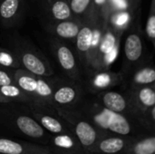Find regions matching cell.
Listing matches in <instances>:
<instances>
[{
	"mask_svg": "<svg viewBox=\"0 0 155 154\" xmlns=\"http://www.w3.org/2000/svg\"><path fill=\"white\" fill-rule=\"evenodd\" d=\"M49 154H52V153H49Z\"/></svg>",
	"mask_w": 155,
	"mask_h": 154,
	"instance_id": "cell-35",
	"label": "cell"
},
{
	"mask_svg": "<svg viewBox=\"0 0 155 154\" xmlns=\"http://www.w3.org/2000/svg\"><path fill=\"white\" fill-rule=\"evenodd\" d=\"M115 47V37L113 34L108 33L105 34V36L104 37L102 44L100 45V49L101 51L105 54L107 53H109L110 51H112L114 48Z\"/></svg>",
	"mask_w": 155,
	"mask_h": 154,
	"instance_id": "cell-21",
	"label": "cell"
},
{
	"mask_svg": "<svg viewBox=\"0 0 155 154\" xmlns=\"http://www.w3.org/2000/svg\"><path fill=\"white\" fill-rule=\"evenodd\" d=\"M128 20H129V14L128 13L118 14L113 18V21L117 25H124L128 22Z\"/></svg>",
	"mask_w": 155,
	"mask_h": 154,
	"instance_id": "cell-26",
	"label": "cell"
},
{
	"mask_svg": "<svg viewBox=\"0 0 155 154\" xmlns=\"http://www.w3.org/2000/svg\"><path fill=\"white\" fill-rule=\"evenodd\" d=\"M14 63L12 56L5 52H0V64L5 66H10Z\"/></svg>",
	"mask_w": 155,
	"mask_h": 154,
	"instance_id": "cell-28",
	"label": "cell"
},
{
	"mask_svg": "<svg viewBox=\"0 0 155 154\" xmlns=\"http://www.w3.org/2000/svg\"><path fill=\"white\" fill-rule=\"evenodd\" d=\"M20 88L27 93H35L37 89V81L28 76H22L18 81Z\"/></svg>",
	"mask_w": 155,
	"mask_h": 154,
	"instance_id": "cell-20",
	"label": "cell"
},
{
	"mask_svg": "<svg viewBox=\"0 0 155 154\" xmlns=\"http://www.w3.org/2000/svg\"><path fill=\"white\" fill-rule=\"evenodd\" d=\"M58 59L63 66L64 69L65 70H71L74 66V58L72 54V52L65 46H61L58 49Z\"/></svg>",
	"mask_w": 155,
	"mask_h": 154,
	"instance_id": "cell-15",
	"label": "cell"
},
{
	"mask_svg": "<svg viewBox=\"0 0 155 154\" xmlns=\"http://www.w3.org/2000/svg\"><path fill=\"white\" fill-rule=\"evenodd\" d=\"M89 3H90V0H72L71 8L74 13L80 14L85 10Z\"/></svg>",
	"mask_w": 155,
	"mask_h": 154,
	"instance_id": "cell-24",
	"label": "cell"
},
{
	"mask_svg": "<svg viewBox=\"0 0 155 154\" xmlns=\"http://www.w3.org/2000/svg\"><path fill=\"white\" fill-rule=\"evenodd\" d=\"M0 93L5 97H7V98H19L21 96L20 90L17 87L11 85V84L1 86Z\"/></svg>",
	"mask_w": 155,
	"mask_h": 154,
	"instance_id": "cell-22",
	"label": "cell"
},
{
	"mask_svg": "<svg viewBox=\"0 0 155 154\" xmlns=\"http://www.w3.org/2000/svg\"><path fill=\"white\" fill-rule=\"evenodd\" d=\"M63 113H61V117L67 123L71 131L80 142L85 154H94L97 143L104 137L101 135L100 131L85 120Z\"/></svg>",
	"mask_w": 155,
	"mask_h": 154,
	"instance_id": "cell-2",
	"label": "cell"
},
{
	"mask_svg": "<svg viewBox=\"0 0 155 154\" xmlns=\"http://www.w3.org/2000/svg\"><path fill=\"white\" fill-rule=\"evenodd\" d=\"M114 5L120 9H125L127 7V2L126 0H112Z\"/></svg>",
	"mask_w": 155,
	"mask_h": 154,
	"instance_id": "cell-31",
	"label": "cell"
},
{
	"mask_svg": "<svg viewBox=\"0 0 155 154\" xmlns=\"http://www.w3.org/2000/svg\"><path fill=\"white\" fill-rule=\"evenodd\" d=\"M127 147V141L120 137H103L96 144L94 154H117Z\"/></svg>",
	"mask_w": 155,
	"mask_h": 154,
	"instance_id": "cell-7",
	"label": "cell"
},
{
	"mask_svg": "<svg viewBox=\"0 0 155 154\" xmlns=\"http://www.w3.org/2000/svg\"><path fill=\"white\" fill-rule=\"evenodd\" d=\"M140 101L145 106L151 107L155 105V93L150 88H143L139 93Z\"/></svg>",
	"mask_w": 155,
	"mask_h": 154,
	"instance_id": "cell-18",
	"label": "cell"
},
{
	"mask_svg": "<svg viewBox=\"0 0 155 154\" xmlns=\"http://www.w3.org/2000/svg\"><path fill=\"white\" fill-rule=\"evenodd\" d=\"M56 33L63 38H74L79 33V28L73 22H63L57 25Z\"/></svg>",
	"mask_w": 155,
	"mask_h": 154,
	"instance_id": "cell-14",
	"label": "cell"
},
{
	"mask_svg": "<svg viewBox=\"0 0 155 154\" xmlns=\"http://www.w3.org/2000/svg\"><path fill=\"white\" fill-rule=\"evenodd\" d=\"M52 13L56 19L64 20L70 16L71 11H70V7L65 2L56 1L52 7Z\"/></svg>",
	"mask_w": 155,
	"mask_h": 154,
	"instance_id": "cell-16",
	"label": "cell"
},
{
	"mask_svg": "<svg viewBox=\"0 0 155 154\" xmlns=\"http://www.w3.org/2000/svg\"><path fill=\"white\" fill-rule=\"evenodd\" d=\"M35 93L39 96L44 97V98H46V97H49V96L52 95V90H51V88L49 87L48 84H46L42 80H38L37 81V89H36Z\"/></svg>",
	"mask_w": 155,
	"mask_h": 154,
	"instance_id": "cell-23",
	"label": "cell"
},
{
	"mask_svg": "<svg viewBox=\"0 0 155 154\" xmlns=\"http://www.w3.org/2000/svg\"><path fill=\"white\" fill-rule=\"evenodd\" d=\"M75 91L68 86L60 88L54 94V101L59 105H67L72 103L75 99Z\"/></svg>",
	"mask_w": 155,
	"mask_h": 154,
	"instance_id": "cell-12",
	"label": "cell"
},
{
	"mask_svg": "<svg viewBox=\"0 0 155 154\" xmlns=\"http://www.w3.org/2000/svg\"><path fill=\"white\" fill-rule=\"evenodd\" d=\"M110 82H111V78H110L109 74H99L95 78L94 84L98 87H105V86H107L110 84Z\"/></svg>",
	"mask_w": 155,
	"mask_h": 154,
	"instance_id": "cell-25",
	"label": "cell"
},
{
	"mask_svg": "<svg viewBox=\"0 0 155 154\" xmlns=\"http://www.w3.org/2000/svg\"><path fill=\"white\" fill-rule=\"evenodd\" d=\"M46 146L52 154H85L80 142L72 131L51 135Z\"/></svg>",
	"mask_w": 155,
	"mask_h": 154,
	"instance_id": "cell-5",
	"label": "cell"
},
{
	"mask_svg": "<svg viewBox=\"0 0 155 154\" xmlns=\"http://www.w3.org/2000/svg\"><path fill=\"white\" fill-rule=\"evenodd\" d=\"M142 42L140 37L136 34H131L128 36L125 42V55L131 61H136L142 54Z\"/></svg>",
	"mask_w": 155,
	"mask_h": 154,
	"instance_id": "cell-8",
	"label": "cell"
},
{
	"mask_svg": "<svg viewBox=\"0 0 155 154\" xmlns=\"http://www.w3.org/2000/svg\"><path fill=\"white\" fill-rule=\"evenodd\" d=\"M46 145L18 138L0 136V154H49Z\"/></svg>",
	"mask_w": 155,
	"mask_h": 154,
	"instance_id": "cell-3",
	"label": "cell"
},
{
	"mask_svg": "<svg viewBox=\"0 0 155 154\" xmlns=\"http://www.w3.org/2000/svg\"><path fill=\"white\" fill-rule=\"evenodd\" d=\"M135 81L139 84H150L155 81V71L150 68L140 71L136 76Z\"/></svg>",
	"mask_w": 155,
	"mask_h": 154,
	"instance_id": "cell-19",
	"label": "cell"
},
{
	"mask_svg": "<svg viewBox=\"0 0 155 154\" xmlns=\"http://www.w3.org/2000/svg\"><path fill=\"white\" fill-rule=\"evenodd\" d=\"M129 154H155V136L142 139L133 144Z\"/></svg>",
	"mask_w": 155,
	"mask_h": 154,
	"instance_id": "cell-10",
	"label": "cell"
},
{
	"mask_svg": "<svg viewBox=\"0 0 155 154\" xmlns=\"http://www.w3.org/2000/svg\"><path fill=\"white\" fill-rule=\"evenodd\" d=\"M34 119L51 135L71 131L67 123L52 113L35 111Z\"/></svg>",
	"mask_w": 155,
	"mask_h": 154,
	"instance_id": "cell-6",
	"label": "cell"
},
{
	"mask_svg": "<svg viewBox=\"0 0 155 154\" xmlns=\"http://www.w3.org/2000/svg\"><path fill=\"white\" fill-rule=\"evenodd\" d=\"M8 84H11L10 77L5 72L0 71V86L8 85Z\"/></svg>",
	"mask_w": 155,
	"mask_h": 154,
	"instance_id": "cell-30",
	"label": "cell"
},
{
	"mask_svg": "<svg viewBox=\"0 0 155 154\" xmlns=\"http://www.w3.org/2000/svg\"><path fill=\"white\" fill-rule=\"evenodd\" d=\"M104 1H105V0H95V2H96L97 4H103Z\"/></svg>",
	"mask_w": 155,
	"mask_h": 154,
	"instance_id": "cell-34",
	"label": "cell"
},
{
	"mask_svg": "<svg viewBox=\"0 0 155 154\" xmlns=\"http://www.w3.org/2000/svg\"><path fill=\"white\" fill-rule=\"evenodd\" d=\"M146 32L150 37L155 38V15L151 16L148 19L147 25H146Z\"/></svg>",
	"mask_w": 155,
	"mask_h": 154,
	"instance_id": "cell-27",
	"label": "cell"
},
{
	"mask_svg": "<svg viewBox=\"0 0 155 154\" xmlns=\"http://www.w3.org/2000/svg\"><path fill=\"white\" fill-rule=\"evenodd\" d=\"M77 48L80 51L85 52L92 45L93 32L88 27L82 28L77 34Z\"/></svg>",
	"mask_w": 155,
	"mask_h": 154,
	"instance_id": "cell-13",
	"label": "cell"
},
{
	"mask_svg": "<svg viewBox=\"0 0 155 154\" xmlns=\"http://www.w3.org/2000/svg\"><path fill=\"white\" fill-rule=\"evenodd\" d=\"M152 115H153V118L154 119L155 121V107L153 109V111H152Z\"/></svg>",
	"mask_w": 155,
	"mask_h": 154,
	"instance_id": "cell-33",
	"label": "cell"
},
{
	"mask_svg": "<svg viewBox=\"0 0 155 154\" xmlns=\"http://www.w3.org/2000/svg\"><path fill=\"white\" fill-rule=\"evenodd\" d=\"M117 54H118V52H117V47L116 46L112 51H110L109 53L105 54V61H106V63L107 64L113 63L115 60V58L117 56Z\"/></svg>",
	"mask_w": 155,
	"mask_h": 154,
	"instance_id": "cell-29",
	"label": "cell"
},
{
	"mask_svg": "<svg viewBox=\"0 0 155 154\" xmlns=\"http://www.w3.org/2000/svg\"><path fill=\"white\" fill-rule=\"evenodd\" d=\"M103 102L105 108L115 113H121L126 107V103L124 97L120 93L115 92L105 93L103 97Z\"/></svg>",
	"mask_w": 155,
	"mask_h": 154,
	"instance_id": "cell-9",
	"label": "cell"
},
{
	"mask_svg": "<svg viewBox=\"0 0 155 154\" xmlns=\"http://www.w3.org/2000/svg\"><path fill=\"white\" fill-rule=\"evenodd\" d=\"M23 63L26 69H28L35 74L43 75L45 73V69L43 63L32 54H25L23 56Z\"/></svg>",
	"mask_w": 155,
	"mask_h": 154,
	"instance_id": "cell-11",
	"label": "cell"
},
{
	"mask_svg": "<svg viewBox=\"0 0 155 154\" xmlns=\"http://www.w3.org/2000/svg\"><path fill=\"white\" fill-rule=\"evenodd\" d=\"M94 123L100 129L117 134L128 135L131 133V126L128 121L119 113L113 112L107 108L94 116Z\"/></svg>",
	"mask_w": 155,
	"mask_h": 154,
	"instance_id": "cell-4",
	"label": "cell"
},
{
	"mask_svg": "<svg viewBox=\"0 0 155 154\" xmlns=\"http://www.w3.org/2000/svg\"><path fill=\"white\" fill-rule=\"evenodd\" d=\"M18 0H5L0 6L1 16L4 18L12 17L15 14L18 8Z\"/></svg>",
	"mask_w": 155,
	"mask_h": 154,
	"instance_id": "cell-17",
	"label": "cell"
},
{
	"mask_svg": "<svg viewBox=\"0 0 155 154\" xmlns=\"http://www.w3.org/2000/svg\"><path fill=\"white\" fill-rule=\"evenodd\" d=\"M0 136L46 145L51 134L28 114L0 112Z\"/></svg>",
	"mask_w": 155,
	"mask_h": 154,
	"instance_id": "cell-1",
	"label": "cell"
},
{
	"mask_svg": "<svg viewBox=\"0 0 155 154\" xmlns=\"http://www.w3.org/2000/svg\"><path fill=\"white\" fill-rule=\"evenodd\" d=\"M100 40V34L98 31H94L93 33V39H92V45L98 44V42Z\"/></svg>",
	"mask_w": 155,
	"mask_h": 154,
	"instance_id": "cell-32",
	"label": "cell"
}]
</instances>
